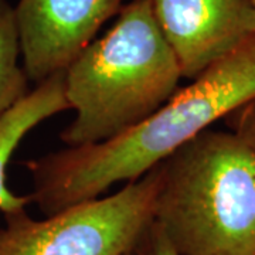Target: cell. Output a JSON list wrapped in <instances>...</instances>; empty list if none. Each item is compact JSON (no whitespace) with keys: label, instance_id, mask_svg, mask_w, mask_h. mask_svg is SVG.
Listing matches in <instances>:
<instances>
[{"label":"cell","instance_id":"obj_5","mask_svg":"<svg viewBox=\"0 0 255 255\" xmlns=\"http://www.w3.org/2000/svg\"><path fill=\"white\" fill-rule=\"evenodd\" d=\"M124 0H18L14 7L21 63L28 81L64 73Z\"/></svg>","mask_w":255,"mask_h":255},{"label":"cell","instance_id":"obj_4","mask_svg":"<svg viewBox=\"0 0 255 255\" xmlns=\"http://www.w3.org/2000/svg\"><path fill=\"white\" fill-rule=\"evenodd\" d=\"M157 184L156 166L114 194L41 220L26 210L3 214L0 255H127L153 221Z\"/></svg>","mask_w":255,"mask_h":255},{"label":"cell","instance_id":"obj_1","mask_svg":"<svg viewBox=\"0 0 255 255\" xmlns=\"http://www.w3.org/2000/svg\"><path fill=\"white\" fill-rule=\"evenodd\" d=\"M255 98V36L180 88L122 135L64 147L26 162L33 203L43 214L95 200L119 182H135L220 119Z\"/></svg>","mask_w":255,"mask_h":255},{"label":"cell","instance_id":"obj_7","mask_svg":"<svg viewBox=\"0 0 255 255\" xmlns=\"http://www.w3.org/2000/svg\"><path fill=\"white\" fill-rule=\"evenodd\" d=\"M70 110L64 73L36 85L17 105L0 119V211L7 214L26 210L33 197L17 196L7 187V166L20 142L43 121Z\"/></svg>","mask_w":255,"mask_h":255},{"label":"cell","instance_id":"obj_3","mask_svg":"<svg viewBox=\"0 0 255 255\" xmlns=\"http://www.w3.org/2000/svg\"><path fill=\"white\" fill-rule=\"evenodd\" d=\"M159 169L153 221L180 255H255V153L204 130Z\"/></svg>","mask_w":255,"mask_h":255},{"label":"cell","instance_id":"obj_8","mask_svg":"<svg viewBox=\"0 0 255 255\" xmlns=\"http://www.w3.org/2000/svg\"><path fill=\"white\" fill-rule=\"evenodd\" d=\"M20 58L21 46L14 7L7 0H0V119L31 91Z\"/></svg>","mask_w":255,"mask_h":255},{"label":"cell","instance_id":"obj_11","mask_svg":"<svg viewBox=\"0 0 255 255\" xmlns=\"http://www.w3.org/2000/svg\"><path fill=\"white\" fill-rule=\"evenodd\" d=\"M127 255H136V253H135V248H133V250H132L130 253H128Z\"/></svg>","mask_w":255,"mask_h":255},{"label":"cell","instance_id":"obj_12","mask_svg":"<svg viewBox=\"0 0 255 255\" xmlns=\"http://www.w3.org/2000/svg\"><path fill=\"white\" fill-rule=\"evenodd\" d=\"M253 1V4H254V7H255V0H251Z\"/></svg>","mask_w":255,"mask_h":255},{"label":"cell","instance_id":"obj_10","mask_svg":"<svg viewBox=\"0 0 255 255\" xmlns=\"http://www.w3.org/2000/svg\"><path fill=\"white\" fill-rule=\"evenodd\" d=\"M135 253L136 255H180L169 243L155 221H152L150 226L146 228L135 247Z\"/></svg>","mask_w":255,"mask_h":255},{"label":"cell","instance_id":"obj_6","mask_svg":"<svg viewBox=\"0 0 255 255\" xmlns=\"http://www.w3.org/2000/svg\"><path fill=\"white\" fill-rule=\"evenodd\" d=\"M149 4L189 81L255 36L251 0H149Z\"/></svg>","mask_w":255,"mask_h":255},{"label":"cell","instance_id":"obj_9","mask_svg":"<svg viewBox=\"0 0 255 255\" xmlns=\"http://www.w3.org/2000/svg\"><path fill=\"white\" fill-rule=\"evenodd\" d=\"M223 121L230 132L236 133L255 153V98L233 111Z\"/></svg>","mask_w":255,"mask_h":255},{"label":"cell","instance_id":"obj_2","mask_svg":"<svg viewBox=\"0 0 255 255\" xmlns=\"http://www.w3.org/2000/svg\"><path fill=\"white\" fill-rule=\"evenodd\" d=\"M182 78L149 0H132L64 71L65 97L75 117L60 133L61 142L81 147L122 135L163 107Z\"/></svg>","mask_w":255,"mask_h":255}]
</instances>
